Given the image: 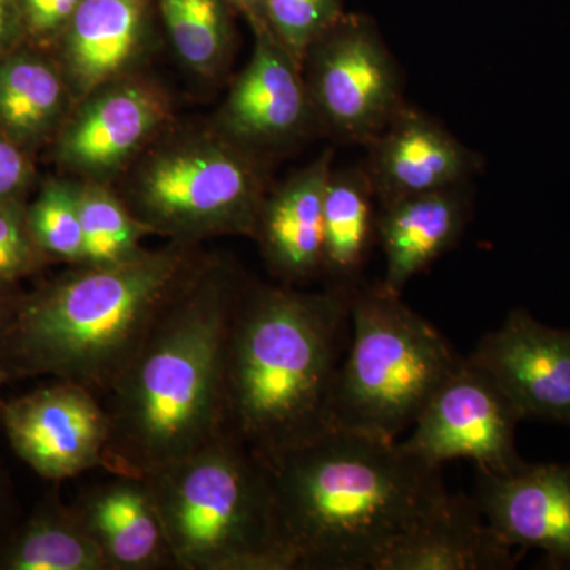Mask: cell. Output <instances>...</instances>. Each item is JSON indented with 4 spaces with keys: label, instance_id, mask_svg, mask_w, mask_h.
Instances as JSON below:
<instances>
[{
    "label": "cell",
    "instance_id": "obj_9",
    "mask_svg": "<svg viewBox=\"0 0 570 570\" xmlns=\"http://www.w3.org/2000/svg\"><path fill=\"white\" fill-rule=\"evenodd\" d=\"M174 122L170 94L137 71L78 100L52 154L69 178L115 186Z\"/></svg>",
    "mask_w": 570,
    "mask_h": 570
},
{
    "label": "cell",
    "instance_id": "obj_34",
    "mask_svg": "<svg viewBox=\"0 0 570 570\" xmlns=\"http://www.w3.org/2000/svg\"><path fill=\"white\" fill-rule=\"evenodd\" d=\"M10 376L6 373V371L0 367V387H2L3 384H6L7 381H9ZM3 404H0V412H2Z\"/></svg>",
    "mask_w": 570,
    "mask_h": 570
},
{
    "label": "cell",
    "instance_id": "obj_11",
    "mask_svg": "<svg viewBox=\"0 0 570 570\" xmlns=\"http://www.w3.org/2000/svg\"><path fill=\"white\" fill-rule=\"evenodd\" d=\"M520 420L501 389L463 358L428 401L411 438L401 445L438 466L469 459L487 471H515L524 463L515 448Z\"/></svg>",
    "mask_w": 570,
    "mask_h": 570
},
{
    "label": "cell",
    "instance_id": "obj_5",
    "mask_svg": "<svg viewBox=\"0 0 570 570\" xmlns=\"http://www.w3.org/2000/svg\"><path fill=\"white\" fill-rule=\"evenodd\" d=\"M181 570H288L264 461L219 436L146 475Z\"/></svg>",
    "mask_w": 570,
    "mask_h": 570
},
{
    "label": "cell",
    "instance_id": "obj_10",
    "mask_svg": "<svg viewBox=\"0 0 570 570\" xmlns=\"http://www.w3.org/2000/svg\"><path fill=\"white\" fill-rule=\"evenodd\" d=\"M253 56L235 78L212 126L266 163L321 135L302 63L265 24L250 28Z\"/></svg>",
    "mask_w": 570,
    "mask_h": 570
},
{
    "label": "cell",
    "instance_id": "obj_24",
    "mask_svg": "<svg viewBox=\"0 0 570 570\" xmlns=\"http://www.w3.org/2000/svg\"><path fill=\"white\" fill-rule=\"evenodd\" d=\"M160 28L184 69L219 81L236 48V11L230 0H156Z\"/></svg>",
    "mask_w": 570,
    "mask_h": 570
},
{
    "label": "cell",
    "instance_id": "obj_33",
    "mask_svg": "<svg viewBox=\"0 0 570 570\" xmlns=\"http://www.w3.org/2000/svg\"><path fill=\"white\" fill-rule=\"evenodd\" d=\"M14 307H17V305H9V303L0 296V336L6 332L10 318L13 316Z\"/></svg>",
    "mask_w": 570,
    "mask_h": 570
},
{
    "label": "cell",
    "instance_id": "obj_4",
    "mask_svg": "<svg viewBox=\"0 0 570 570\" xmlns=\"http://www.w3.org/2000/svg\"><path fill=\"white\" fill-rule=\"evenodd\" d=\"M204 257L200 246L168 242L124 264L71 266L14 307L0 336V367L102 397Z\"/></svg>",
    "mask_w": 570,
    "mask_h": 570
},
{
    "label": "cell",
    "instance_id": "obj_2",
    "mask_svg": "<svg viewBox=\"0 0 570 570\" xmlns=\"http://www.w3.org/2000/svg\"><path fill=\"white\" fill-rule=\"evenodd\" d=\"M264 463L288 570H376L448 494L442 466L343 428Z\"/></svg>",
    "mask_w": 570,
    "mask_h": 570
},
{
    "label": "cell",
    "instance_id": "obj_6",
    "mask_svg": "<svg viewBox=\"0 0 570 570\" xmlns=\"http://www.w3.org/2000/svg\"><path fill=\"white\" fill-rule=\"evenodd\" d=\"M273 164L206 126L176 121L115 184L149 235L200 246L217 236L254 238Z\"/></svg>",
    "mask_w": 570,
    "mask_h": 570
},
{
    "label": "cell",
    "instance_id": "obj_20",
    "mask_svg": "<svg viewBox=\"0 0 570 570\" xmlns=\"http://www.w3.org/2000/svg\"><path fill=\"white\" fill-rule=\"evenodd\" d=\"M108 570L175 568L148 483L116 475L82 491L73 505Z\"/></svg>",
    "mask_w": 570,
    "mask_h": 570
},
{
    "label": "cell",
    "instance_id": "obj_17",
    "mask_svg": "<svg viewBox=\"0 0 570 570\" xmlns=\"http://www.w3.org/2000/svg\"><path fill=\"white\" fill-rule=\"evenodd\" d=\"M333 160L335 151L326 148L266 194L253 239L279 284L296 287L322 277L324 195Z\"/></svg>",
    "mask_w": 570,
    "mask_h": 570
},
{
    "label": "cell",
    "instance_id": "obj_30",
    "mask_svg": "<svg viewBox=\"0 0 570 570\" xmlns=\"http://www.w3.org/2000/svg\"><path fill=\"white\" fill-rule=\"evenodd\" d=\"M32 178L28 153L0 130V204L20 200Z\"/></svg>",
    "mask_w": 570,
    "mask_h": 570
},
{
    "label": "cell",
    "instance_id": "obj_12",
    "mask_svg": "<svg viewBox=\"0 0 570 570\" xmlns=\"http://www.w3.org/2000/svg\"><path fill=\"white\" fill-rule=\"evenodd\" d=\"M0 420L11 448L40 478L61 482L102 468L107 412L82 385L59 381L17 397L3 404Z\"/></svg>",
    "mask_w": 570,
    "mask_h": 570
},
{
    "label": "cell",
    "instance_id": "obj_29",
    "mask_svg": "<svg viewBox=\"0 0 570 570\" xmlns=\"http://www.w3.org/2000/svg\"><path fill=\"white\" fill-rule=\"evenodd\" d=\"M85 2L86 0H17L24 45L52 52Z\"/></svg>",
    "mask_w": 570,
    "mask_h": 570
},
{
    "label": "cell",
    "instance_id": "obj_32",
    "mask_svg": "<svg viewBox=\"0 0 570 570\" xmlns=\"http://www.w3.org/2000/svg\"><path fill=\"white\" fill-rule=\"evenodd\" d=\"M232 6L239 17L245 18L249 28L257 24H264L262 20V9H264V0H230Z\"/></svg>",
    "mask_w": 570,
    "mask_h": 570
},
{
    "label": "cell",
    "instance_id": "obj_15",
    "mask_svg": "<svg viewBox=\"0 0 570 570\" xmlns=\"http://www.w3.org/2000/svg\"><path fill=\"white\" fill-rule=\"evenodd\" d=\"M156 0H86L51 55L75 102L141 71L159 41Z\"/></svg>",
    "mask_w": 570,
    "mask_h": 570
},
{
    "label": "cell",
    "instance_id": "obj_28",
    "mask_svg": "<svg viewBox=\"0 0 570 570\" xmlns=\"http://www.w3.org/2000/svg\"><path fill=\"white\" fill-rule=\"evenodd\" d=\"M43 258L29 228L28 208L20 200L0 204V288L31 275Z\"/></svg>",
    "mask_w": 570,
    "mask_h": 570
},
{
    "label": "cell",
    "instance_id": "obj_18",
    "mask_svg": "<svg viewBox=\"0 0 570 570\" xmlns=\"http://www.w3.org/2000/svg\"><path fill=\"white\" fill-rule=\"evenodd\" d=\"M520 558L487 523L474 497L448 493L395 540L376 570H508Z\"/></svg>",
    "mask_w": 570,
    "mask_h": 570
},
{
    "label": "cell",
    "instance_id": "obj_27",
    "mask_svg": "<svg viewBox=\"0 0 570 570\" xmlns=\"http://www.w3.org/2000/svg\"><path fill=\"white\" fill-rule=\"evenodd\" d=\"M344 13V0H264L262 20L302 63L307 48Z\"/></svg>",
    "mask_w": 570,
    "mask_h": 570
},
{
    "label": "cell",
    "instance_id": "obj_7",
    "mask_svg": "<svg viewBox=\"0 0 570 570\" xmlns=\"http://www.w3.org/2000/svg\"><path fill=\"white\" fill-rule=\"evenodd\" d=\"M448 337L381 283L352 295L351 341L333 393L332 426L396 441L460 366Z\"/></svg>",
    "mask_w": 570,
    "mask_h": 570
},
{
    "label": "cell",
    "instance_id": "obj_22",
    "mask_svg": "<svg viewBox=\"0 0 570 570\" xmlns=\"http://www.w3.org/2000/svg\"><path fill=\"white\" fill-rule=\"evenodd\" d=\"M379 202L363 164L335 168L324 195L325 287L354 292L377 245Z\"/></svg>",
    "mask_w": 570,
    "mask_h": 570
},
{
    "label": "cell",
    "instance_id": "obj_23",
    "mask_svg": "<svg viewBox=\"0 0 570 570\" xmlns=\"http://www.w3.org/2000/svg\"><path fill=\"white\" fill-rule=\"evenodd\" d=\"M0 569L108 570V566L73 508L50 498L0 550Z\"/></svg>",
    "mask_w": 570,
    "mask_h": 570
},
{
    "label": "cell",
    "instance_id": "obj_13",
    "mask_svg": "<svg viewBox=\"0 0 570 570\" xmlns=\"http://www.w3.org/2000/svg\"><path fill=\"white\" fill-rule=\"evenodd\" d=\"M468 360L501 389L521 420L570 426V330L550 328L519 307Z\"/></svg>",
    "mask_w": 570,
    "mask_h": 570
},
{
    "label": "cell",
    "instance_id": "obj_19",
    "mask_svg": "<svg viewBox=\"0 0 570 570\" xmlns=\"http://www.w3.org/2000/svg\"><path fill=\"white\" fill-rule=\"evenodd\" d=\"M471 213L469 184L379 205L377 245L385 255L381 284L403 294L412 277L460 242Z\"/></svg>",
    "mask_w": 570,
    "mask_h": 570
},
{
    "label": "cell",
    "instance_id": "obj_31",
    "mask_svg": "<svg viewBox=\"0 0 570 570\" xmlns=\"http://www.w3.org/2000/svg\"><path fill=\"white\" fill-rule=\"evenodd\" d=\"M24 45L17 0H0V59Z\"/></svg>",
    "mask_w": 570,
    "mask_h": 570
},
{
    "label": "cell",
    "instance_id": "obj_14",
    "mask_svg": "<svg viewBox=\"0 0 570 570\" xmlns=\"http://www.w3.org/2000/svg\"><path fill=\"white\" fill-rule=\"evenodd\" d=\"M365 167L379 205L464 186L482 170V156L425 111L404 105L366 146Z\"/></svg>",
    "mask_w": 570,
    "mask_h": 570
},
{
    "label": "cell",
    "instance_id": "obj_8",
    "mask_svg": "<svg viewBox=\"0 0 570 570\" xmlns=\"http://www.w3.org/2000/svg\"><path fill=\"white\" fill-rule=\"evenodd\" d=\"M322 135L367 146L392 121L404 99V78L373 18L344 13L302 61Z\"/></svg>",
    "mask_w": 570,
    "mask_h": 570
},
{
    "label": "cell",
    "instance_id": "obj_1",
    "mask_svg": "<svg viewBox=\"0 0 570 570\" xmlns=\"http://www.w3.org/2000/svg\"><path fill=\"white\" fill-rule=\"evenodd\" d=\"M249 276L220 255L202 258L102 397V468L140 478L220 434L225 346Z\"/></svg>",
    "mask_w": 570,
    "mask_h": 570
},
{
    "label": "cell",
    "instance_id": "obj_3",
    "mask_svg": "<svg viewBox=\"0 0 570 570\" xmlns=\"http://www.w3.org/2000/svg\"><path fill=\"white\" fill-rule=\"evenodd\" d=\"M352 295L247 279L225 346L220 433L268 461L332 428Z\"/></svg>",
    "mask_w": 570,
    "mask_h": 570
},
{
    "label": "cell",
    "instance_id": "obj_26",
    "mask_svg": "<svg viewBox=\"0 0 570 570\" xmlns=\"http://www.w3.org/2000/svg\"><path fill=\"white\" fill-rule=\"evenodd\" d=\"M33 242L47 258L81 264L82 228L80 183L77 179H50L28 208Z\"/></svg>",
    "mask_w": 570,
    "mask_h": 570
},
{
    "label": "cell",
    "instance_id": "obj_25",
    "mask_svg": "<svg viewBox=\"0 0 570 570\" xmlns=\"http://www.w3.org/2000/svg\"><path fill=\"white\" fill-rule=\"evenodd\" d=\"M80 183L82 258L77 266H110L132 261L149 236L115 186Z\"/></svg>",
    "mask_w": 570,
    "mask_h": 570
},
{
    "label": "cell",
    "instance_id": "obj_16",
    "mask_svg": "<svg viewBox=\"0 0 570 570\" xmlns=\"http://www.w3.org/2000/svg\"><path fill=\"white\" fill-rule=\"evenodd\" d=\"M474 499L499 538L546 553L550 569H570V466L530 464L510 472L478 468Z\"/></svg>",
    "mask_w": 570,
    "mask_h": 570
},
{
    "label": "cell",
    "instance_id": "obj_21",
    "mask_svg": "<svg viewBox=\"0 0 570 570\" xmlns=\"http://www.w3.org/2000/svg\"><path fill=\"white\" fill-rule=\"evenodd\" d=\"M75 104L51 52L21 45L0 59V130L26 151L55 141Z\"/></svg>",
    "mask_w": 570,
    "mask_h": 570
}]
</instances>
